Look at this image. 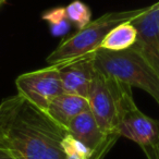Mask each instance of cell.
<instances>
[{"instance_id": "6da1fadb", "label": "cell", "mask_w": 159, "mask_h": 159, "mask_svg": "<svg viewBox=\"0 0 159 159\" xmlns=\"http://www.w3.org/2000/svg\"><path fill=\"white\" fill-rule=\"evenodd\" d=\"M62 133L66 130L23 100L0 128V145L14 159H43L51 141Z\"/></svg>"}, {"instance_id": "7a4b0ae2", "label": "cell", "mask_w": 159, "mask_h": 159, "mask_svg": "<svg viewBox=\"0 0 159 159\" xmlns=\"http://www.w3.org/2000/svg\"><path fill=\"white\" fill-rule=\"evenodd\" d=\"M149 7V6H148ZM148 7L135 10L108 12L94 21H91L86 26L80 29L75 34L60 42L57 48L46 58L49 66H60L95 52L102 46V40L107 34L117 25L132 22L143 14Z\"/></svg>"}, {"instance_id": "3957f363", "label": "cell", "mask_w": 159, "mask_h": 159, "mask_svg": "<svg viewBox=\"0 0 159 159\" xmlns=\"http://www.w3.org/2000/svg\"><path fill=\"white\" fill-rule=\"evenodd\" d=\"M94 63L104 74L145 91L159 105L158 73L132 48L121 51L98 48L94 52Z\"/></svg>"}, {"instance_id": "277c9868", "label": "cell", "mask_w": 159, "mask_h": 159, "mask_svg": "<svg viewBox=\"0 0 159 159\" xmlns=\"http://www.w3.org/2000/svg\"><path fill=\"white\" fill-rule=\"evenodd\" d=\"M131 89L96 69L87 100L89 110L107 135H118L117 125L122 112L134 102Z\"/></svg>"}, {"instance_id": "5b68a950", "label": "cell", "mask_w": 159, "mask_h": 159, "mask_svg": "<svg viewBox=\"0 0 159 159\" xmlns=\"http://www.w3.org/2000/svg\"><path fill=\"white\" fill-rule=\"evenodd\" d=\"M16 86L18 94L25 102L45 113L51 102L64 92L59 69L49 66L19 75Z\"/></svg>"}, {"instance_id": "8992f818", "label": "cell", "mask_w": 159, "mask_h": 159, "mask_svg": "<svg viewBox=\"0 0 159 159\" xmlns=\"http://www.w3.org/2000/svg\"><path fill=\"white\" fill-rule=\"evenodd\" d=\"M117 134L136 143L144 152L152 149L159 145V120L146 116L132 102L120 117Z\"/></svg>"}, {"instance_id": "52a82bcc", "label": "cell", "mask_w": 159, "mask_h": 159, "mask_svg": "<svg viewBox=\"0 0 159 159\" xmlns=\"http://www.w3.org/2000/svg\"><path fill=\"white\" fill-rule=\"evenodd\" d=\"M131 23L137 32L136 42L131 48L159 75V1Z\"/></svg>"}, {"instance_id": "ba28073f", "label": "cell", "mask_w": 159, "mask_h": 159, "mask_svg": "<svg viewBox=\"0 0 159 159\" xmlns=\"http://www.w3.org/2000/svg\"><path fill=\"white\" fill-rule=\"evenodd\" d=\"M66 132L89 147L96 159H102L119 137L118 135H107L98 125L89 108L69 123Z\"/></svg>"}, {"instance_id": "9c48e42d", "label": "cell", "mask_w": 159, "mask_h": 159, "mask_svg": "<svg viewBox=\"0 0 159 159\" xmlns=\"http://www.w3.org/2000/svg\"><path fill=\"white\" fill-rule=\"evenodd\" d=\"M62 87L66 93L87 98L96 72L94 52L58 66Z\"/></svg>"}, {"instance_id": "30bf717a", "label": "cell", "mask_w": 159, "mask_h": 159, "mask_svg": "<svg viewBox=\"0 0 159 159\" xmlns=\"http://www.w3.org/2000/svg\"><path fill=\"white\" fill-rule=\"evenodd\" d=\"M89 108L87 98L63 92L51 102L46 115L59 126L66 130L69 123L77 115Z\"/></svg>"}, {"instance_id": "8fae6325", "label": "cell", "mask_w": 159, "mask_h": 159, "mask_svg": "<svg viewBox=\"0 0 159 159\" xmlns=\"http://www.w3.org/2000/svg\"><path fill=\"white\" fill-rule=\"evenodd\" d=\"M137 32L131 22L122 23L113 27L102 40L100 48L112 51L129 49L136 42Z\"/></svg>"}, {"instance_id": "7c38bea8", "label": "cell", "mask_w": 159, "mask_h": 159, "mask_svg": "<svg viewBox=\"0 0 159 159\" xmlns=\"http://www.w3.org/2000/svg\"><path fill=\"white\" fill-rule=\"evenodd\" d=\"M60 144L66 159H96L89 147L69 133L64 135Z\"/></svg>"}, {"instance_id": "4fadbf2b", "label": "cell", "mask_w": 159, "mask_h": 159, "mask_svg": "<svg viewBox=\"0 0 159 159\" xmlns=\"http://www.w3.org/2000/svg\"><path fill=\"white\" fill-rule=\"evenodd\" d=\"M43 20L48 23L51 34L55 36L64 35L70 27V21L66 16V8H55L45 12Z\"/></svg>"}, {"instance_id": "5bb4252c", "label": "cell", "mask_w": 159, "mask_h": 159, "mask_svg": "<svg viewBox=\"0 0 159 159\" xmlns=\"http://www.w3.org/2000/svg\"><path fill=\"white\" fill-rule=\"evenodd\" d=\"M66 16L77 29H83L91 22L92 13L89 8L80 0H75L66 7Z\"/></svg>"}, {"instance_id": "9a60e30c", "label": "cell", "mask_w": 159, "mask_h": 159, "mask_svg": "<svg viewBox=\"0 0 159 159\" xmlns=\"http://www.w3.org/2000/svg\"><path fill=\"white\" fill-rule=\"evenodd\" d=\"M23 100L24 99L18 94V95L12 96V97L6 98L5 100L1 102V104H0V128L5 125L6 122L9 120L10 116L12 115V112L16 110V107L20 106Z\"/></svg>"}, {"instance_id": "2e32d148", "label": "cell", "mask_w": 159, "mask_h": 159, "mask_svg": "<svg viewBox=\"0 0 159 159\" xmlns=\"http://www.w3.org/2000/svg\"><path fill=\"white\" fill-rule=\"evenodd\" d=\"M66 133H62V134L57 135L51 141V143L49 144L48 148L46 150V154H45L43 159H66V155H64L63 150L61 148V144H60L61 143V139H63V136Z\"/></svg>"}, {"instance_id": "e0dca14e", "label": "cell", "mask_w": 159, "mask_h": 159, "mask_svg": "<svg viewBox=\"0 0 159 159\" xmlns=\"http://www.w3.org/2000/svg\"><path fill=\"white\" fill-rule=\"evenodd\" d=\"M148 159H159V145L157 147L152 148V149L146 150L144 152Z\"/></svg>"}, {"instance_id": "ac0fdd59", "label": "cell", "mask_w": 159, "mask_h": 159, "mask_svg": "<svg viewBox=\"0 0 159 159\" xmlns=\"http://www.w3.org/2000/svg\"><path fill=\"white\" fill-rule=\"evenodd\" d=\"M0 159H14V157L7 148L0 145Z\"/></svg>"}, {"instance_id": "d6986e66", "label": "cell", "mask_w": 159, "mask_h": 159, "mask_svg": "<svg viewBox=\"0 0 159 159\" xmlns=\"http://www.w3.org/2000/svg\"><path fill=\"white\" fill-rule=\"evenodd\" d=\"M5 1H6V0H0V7H1L3 3H5Z\"/></svg>"}]
</instances>
